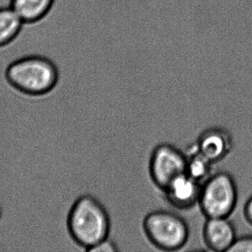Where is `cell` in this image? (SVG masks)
I'll use <instances>...</instances> for the list:
<instances>
[{"label": "cell", "instance_id": "cell-1", "mask_svg": "<svg viewBox=\"0 0 252 252\" xmlns=\"http://www.w3.org/2000/svg\"><path fill=\"white\" fill-rule=\"evenodd\" d=\"M66 225L69 238L86 252L109 238L112 227L106 207L91 195L75 200L68 210Z\"/></svg>", "mask_w": 252, "mask_h": 252}, {"label": "cell", "instance_id": "cell-2", "mask_svg": "<svg viewBox=\"0 0 252 252\" xmlns=\"http://www.w3.org/2000/svg\"><path fill=\"white\" fill-rule=\"evenodd\" d=\"M60 69L47 56L31 55L12 62L4 70V81L13 90L31 96L53 93L60 81Z\"/></svg>", "mask_w": 252, "mask_h": 252}, {"label": "cell", "instance_id": "cell-3", "mask_svg": "<svg viewBox=\"0 0 252 252\" xmlns=\"http://www.w3.org/2000/svg\"><path fill=\"white\" fill-rule=\"evenodd\" d=\"M142 229L149 242L158 250L176 252L182 250L189 238L186 220L176 213L165 210L148 213L142 221Z\"/></svg>", "mask_w": 252, "mask_h": 252}, {"label": "cell", "instance_id": "cell-4", "mask_svg": "<svg viewBox=\"0 0 252 252\" xmlns=\"http://www.w3.org/2000/svg\"><path fill=\"white\" fill-rule=\"evenodd\" d=\"M238 186L227 172L212 174L201 185L200 210L207 218L229 217L238 203Z\"/></svg>", "mask_w": 252, "mask_h": 252}, {"label": "cell", "instance_id": "cell-5", "mask_svg": "<svg viewBox=\"0 0 252 252\" xmlns=\"http://www.w3.org/2000/svg\"><path fill=\"white\" fill-rule=\"evenodd\" d=\"M186 173V154L175 145L161 143L151 152L149 174L151 180L161 191L181 175Z\"/></svg>", "mask_w": 252, "mask_h": 252}, {"label": "cell", "instance_id": "cell-6", "mask_svg": "<svg viewBox=\"0 0 252 252\" xmlns=\"http://www.w3.org/2000/svg\"><path fill=\"white\" fill-rule=\"evenodd\" d=\"M202 183L187 173L173 179L164 189V198L173 208L188 210L198 205Z\"/></svg>", "mask_w": 252, "mask_h": 252}, {"label": "cell", "instance_id": "cell-7", "mask_svg": "<svg viewBox=\"0 0 252 252\" xmlns=\"http://www.w3.org/2000/svg\"><path fill=\"white\" fill-rule=\"evenodd\" d=\"M199 152L215 164L226 158L233 148L230 133L221 127H210L201 132L195 142Z\"/></svg>", "mask_w": 252, "mask_h": 252}, {"label": "cell", "instance_id": "cell-8", "mask_svg": "<svg viewBox=\"0 0 252 252\" xmlns=\"http://www.w3.org/2000/svg\"><path fill=\"white\" fill-rule=\"evenodd\" d=\"M236 238L235 226L229 217L207 218L203 227V239L209 250L228 252Z\"/></svg>", "mask_w": 252, "mask_h": 252}, {"label": "cell", "instance_id": "cell-9", "mask_svg": "<svg viewBox=\"0 0 252 252\" xmlns=\"http://www.w3.org/2000/svg\"><path fill=\"white\" fill-rule=\"evenodd\" d=\"M57 0H10L14 9L24 23L32 25L44 20L56 5Z\"/></svg>", "mask_w": 252, "mask_h": 252}, {"label": "cell", "instance_id": "cell-10", "mask_svg": "<svg viewBox=\"0 0 252 252\" xmlns=\"http://www.w3.org/2000/svg\"><path fill=\"white\" fill-rule=\"evenodd\" d=\"M24 25L23 20L11 6L0 7V48L14 41Z\"/></svg>", "mask_w": 252, "mask_h": 252}, {"label": "cell", "instance_id": "cell-11", "mask_svg": "<svg viewBox=\"0 0 252 252\" xmlns=\"http://www.w3.org/2000/svg\"><path fill=\"white\" fill-rule=\"evenodd\" d=\"M186 173L200 183L212 175L213 163L198 150L195 144L188 146L186 152Z\"/></svg>", "mask_w": 252, "mask_h": 252}, {"label": "cell", "instance_id": "cell-12", "mask_svg": "<svg viewBox=\"0 0 252 252\" xmlns=\"http://www.w3.org/2000/svg\"><path fill=\"white\" fill-rule=\"evenodd\" d=\"M228 252H252V236L237 238Z\"/></svg>", "mask_w": 252, "mask_h": 252}, {"label": "cell", "instance_id": "cell-13", "mask_svg": "<svg viewBox=\"0 0 252 252\" xmlns=\"http://www.w3.org/2000/svg\"><path fill=\"white\" fill-rule=\"evenodd\" d=\"M119 251L118 246L110 238L100 241L88 250V252H115Z\"/></svg>", "mask_w": 252, "mask_h": 252}, {"label": "cell", "instance_id": "cell-14", "mask_svg": "<svg viewBox=\"0 0 252 252\" xmlns=\"http://www.w3.org/2000/svg\"><path fill=\"white\" fill-rule=\"evenodd\" d=\"M244 215L246 220L252 226V195L244 205Z\"/></svg>", "mask_w": 252, "mask_h": 252}, {"label": "cell", "instance_id": "cell-15", "mask_svg": "<svg viewBox=\"0 0 252 252\" xmlns=\"http://www.w3.org/2000/svg\"><path fill=\"white\" fill-rule=\"evenodd\" d=\"M3 217V210L1 208V206H0V221H1V218Z\"/></svg>", "mask_w": 252, "mask_h": 252}]
</instances>
